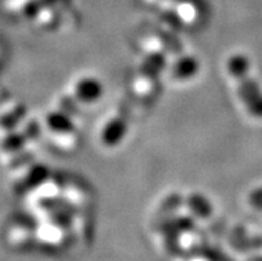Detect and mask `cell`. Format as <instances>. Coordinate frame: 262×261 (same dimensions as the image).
<instances>
[{
    "label": "cell",
    "mask_w": 262,
    "mask_h": 261,
    "mask_svg": "<svg viewBox=\"0 0 262 261\" xmlns=\"http://www.w3.org/2000/svg\"><path fill=\"white\" fill-rule=\"evenodd\" d=\"M229 72L238 82V96L246 111L253 117L262 119V88L256 79L249 75V60L236 55L229 60Z\"/></svg>",
    "instance_id": "1"
}]
</instances>
